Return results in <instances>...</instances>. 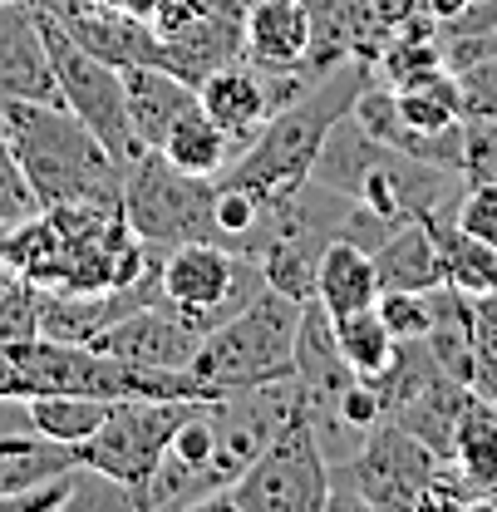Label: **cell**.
Returning a JSON list of instances; mask_svg holds the SVG:
<instances>
[{"label":"cell","instance_id":"cell-2","mask_svg":"<svg viewBox=\"0 0 497 512\" xmlns=\"http://www.w3.org/2000/svg\"><path fill=\"white\" fill-rule=\"evenodd\" d=\"M0 133L40 207H124V163L64 104H0Z\"/></svg>","mask_w":497,"mask_h":512},{"label":"cell","instance_id":"cell-20","mask_svg":"<svg viewBox=\"0 0 497 512\" xmlns=\"http://www.w3.org/2000/svg\"><path fill=\"white\" fill-rule=\"evenodd\" d=\"M315 301L330 311V316H350V311H365L379 301V276H374V261L365 247L335 237L320 266H315Z\"/></svg>","mask_w":497,"mask_h":512},{"label":"cell","instance_id":"cell-34","mask_svg":"<svg viewBox=\"0 0 497 512\" xmlns=\"http://www.w3.org/2000/svg\"><path fill=\"white\" fill-rule=\"evenodd\" d=\"M0 434H35L30 399H0Z\"/></svg>","mask_w":497,"mask_h":512},{"label":"cell","instance_id":"cell-32","mask_svg":"<svg viewBox=\"0 0 497 512\" xmlns=\"http://www.w3.org/2000/svg\"><path fill=\"white\" fill-rule=\"evenodd\" d=\"M453 222H458L468 237L497 247V183H463L458 207H453Z\"/></svg>","mask_w":497,"mask_h":512},{"label":"cell","instance_id":"cell-8","mask_svg":"<svg viewBox=\"0 0 497 512\" xmlns=\"http://www.w3.org/2000/svg\"><path fill=\"white\" fill-rule=\"evenodd\" d=\"M261 291H266L261 261L222 242H187L163 256V301H173L202 335L247 311Z\"/></svg>","mask_w":497,"mask_h":512},{"label":"cell","instance_id":"cell-10","mask_svg":"<svg viewBox=\"0 0 497 512\" xmlns=\"http://www.w3.org/2000/svg\"><path fill=\"white\" fill-rule=\"evenodd\" d=\"M192 404L197 399H119L109 404V419L74 448V458L138 493L148 473L158 468V458L168 453Z\"/></svg>","mask_w":497,"mask_h":512},{"label":"cell","instance_id":"cell-17","mask_svg":"<svg viewBox=\"0 0 497 512\" xmlns=\"http://www.w3.org/2000/svg\"><path fill=\"white\" fill-rule=\"evenodd\" d=\"M197 104L227 128V138H232L237 148H247L251 138L261 133V124L276 114V109H271L266 74L251 60H232V64H222L217 74H207V79L197 84Z\"/></svg>","mask_w":497,"mask_h":512},{"label":"cell","instance_id":"cell-35","mask_svg":"<svg viewBox=\"0 0 497 512\" xmlns=\"http://www.w3.org/2000/svg\"><path fill=\"white\" fill-rule=\"evenodd\" d=\"M0 399H30V384H25V375H20L10 345H0Z\"/></svg>","mask_w":497,"mask_h":512},{"label":"cell","instance_id":"cell-26","mask_svg":"<svg viewBox=\"0 0 497 512\" xmlns=\"http://www.w3.org/2000/svg\"><path fill=\"white\" fill-rule=\"evenodd\" d=\"M30 419L35 434L55 439V444L79 448L104 419H109V399H84V394H30Z\"/></svg>","mask_w":497,"mask_h":512},{"label":"cell","instance_id":"cell-14","mask_svg":"<svg viewBox=\"0 0 497 512\" xmlns=\"http://www.w3.org/2000/svg\"><path fill=\"white\" fill-rule=\"evenodd\" d=\"M242 20H247V5H212V10L187 15L183 25L158 35V64L187 84H202L222 64L242 60Z\"/></svg>","mask_w":497,"mask_h":512},{"label":"cell","instance_id":"cell-24","mask_svg":"<svg viewBox=\"0 0 497 512\" xmlns=\"http://www.w3.org/2000/svg\"><path fill=\"white\" fill-rule=\"evenodd\" d=\"M232 153H237V143L227 138V128L217 124L202 104L178 114V124L168 128V138H163V158L187 168V173H202V178H217L232 163Z\"/></svg>","mask_w":497,"mask_h":512},{"label":"cell","instance_id":"cell-9","mask_svg":"<svg viewBox=\"0 0 497 512\" xmlns=\"http://www.w3.org/2000/svg\"><path fill=\"white\" fill-rule=\"evenodd\" d=\"M40 10V5H35ZM40 30H45V45H50V60H55V79H60V99L69 114H79V124L89 128L119 163H133L143 153L138 133L128 124V99H124V69L89 50H79L60 25L40 10Z\"/></svg>","mask_w":497,"mask_h":512},{"label":"cell","instance_id":"cell-23","mask_svg":"<svg viewBox=\"0 0 497 512\" xmlns=\"http://www.w3.org/2000/svg\"><path fill=\"white\" fill-rule=\"evenodd\" d=\"M468 483H473V493L488 503V493L497 488V409L483 399V394H473L468 399V409L458 414V434H453V458H448Z\"/></svg>","mask_w":497,"mask_h":512},{"label":"cell","instance_id":"cell-33","mask_svg":"<svg viewBox=\"0 0 497 512\" xmlns=\"http://www.w3.org/2000/svg\"><path fill=\"white\" fill-rule=\"evenodd\" d=\"M458 94H463V119L468 114L497 119V50L458 69Z\"/></svg>","mask_w":497,"mask_h":512},{"label":"cell","instance_id":"cell-3","mask_svg":"<svg viewBox=\"0 0 497 512\" xmlns=\"http://www.w3.org/2000/svg\"><path fill=\"white\" fill-rule=\"evenodd\" d=\"M370 74H374L370 60H340L335 69H325L315 79V89H306L296 104L276 109L247 148L232 153V163L217 178L222 183H242V188L261 192V197H281V192L301 188L315 173V158H320L330 128L355 109L360 89L374 84Z\"/></svg>","mask_w":497,"mask_h":512},{"label":"cell","instance_id":"cell-5","mask_svg":"<svg viewBox=\"0 0 497 512\" xmlns=\"http://www.w3.org/2000/svg\"><path fill=\"white\" fill-rule=\"evenodd\" d=\"M443 453L409 434L399 419H379L355 458L330 463V508H429L443 478Z\"/></svg>","mask_w":497,"mask_h":512},{"label":"cell","instance_id":"cell-15","mask_svg":"<svg viewBox=\"0 0 497 512\" xmlns=\"http://www.w3.org/2000/svg\"><path fill=\"white\" fill-rule=\"evenodd\" d=\"M360 380L350 370V360L340 355L335 345V320L320 301H306L301 306V325H296V384L306 394V414L320 419L335 409V399Z\"/></svg>","mask_w":497,"mask_h":512},{"label":"cell","instance_id":"cell-11","mask_svg":"<svg viewBox=\"0 0 497 512\" xmlns=\"http://www.w3.org/2000/svg\"><path fill=\"white\" fill-rule=\"evenodd\" d=\"M202 340L207 335L173 301H153V306H138L124 320H114L109 330H99L89 345L104 355H119L128 365H143V370H192Z\"/></svg>","mask_w":497,"mask_h":512},{"label":"cell","instance_id":"cell-31","mask_svg":"<svg viewBox=\"0 0 497 512\" xmlns=\"http://www.w3.org/2000/svg\"><path fill=\"white\" fill-rule=\"evenodd\" d=\"M35 212H40V197H35L20 158L10 153V143L0 133V232L15 227V222H25V217H35Z\"/></svg>","mask_w":497,"mask_h":512},{"label":"cell","instance_id":"cell-19","mask_svg":"<svg viewBox=\"0 0 497 512\" xmlns=\"http://www.w3.org/2000/svg\"><path fill=\"white\" fill-rule=\"evenodd\" d=\"M379 291H434L443 286V261H438L429 217H404L389 227V237L370 252Z\"/></svg>","mask_w":497,"mask_h":512},{"label":"cell","instance_id":"cell-37","mask_svg":"<svg viewBox=\"0 0 497 512\" xmlns=\"http://www.w3.org/2000/svg\"><path fill=\"white\" fill-rule=\"evenodd\" d=\"M493 40H497V15H493Z\"/></svg>","mask_w":497,"mask_h":512},{"label":"cell","instance_id":"cell-28","mask_svg":"<svg viewBox=\"0 0 497 512\" xmlns=\"http://www.w3.org/2000/svg\"><path fill=\"white\" fill-rule=\"evenodd\" d=\"M40 335V286L15 276L0 291V345H20Z\"/></svg>","mask_w":497,"mask_h":512},{"label":"cell","instance_id":"cell-13","mask_svg":"<svg viewBox=\"0 0 497 512\" xmlns=\"http://www.w3.org/2000/svg\"><path fill=\"white\" fill-rule=\"evenodd\" d=\"M64 104L35 0H0V104Z\"/></svg>","mask_w":497,"mask_h":512},{"label":"cell","instance_id":"cell-30","mask_svg":"<svg viewBox=\"0 0 497 512\" xmlns=\"http://www.w3.org/2000/svg\"><path fill=\"white\" fill-rule=\"evenodd\" d=\"M458 173H463V183H497V119H483V114L463 119Z\"/></svg>","mask_w":497,"mask_h":512},{"label":"cell","instance_id":"cell-18","mask_svg":"<svg viewBox=\"0 0 497 512\" xmlns=\"http://www.w3.org/2000/svg\"><path fill=\"white\" fill-rule=\"evenodd\" d=\"M124 99H128V124L138 133V143L143 148H163V138H168V128L178 124V114H187L197 104V84L178 79L163 64H128Z\"/></svg>","mask_w":497,"mask_h":512},{"label":"cell","instance_id":"cell-12","mask_svg":"<svg viewBox=\"0 0 497 512\" xmlns=\"http://www.w3.org/2000/svg\"><path fill=\"white\" fill-rule=\"evenodd\" d=\"M35 5L60 25L79 50H89L99 60L119 64V69L158 64V30L143 15H133V10L104 5V0H35Z\"/></svg>","mask_w":497,"mask_h":512},{"label":"cell","instance_id":"cell-29","mask_svg":"<svg viewBox=\"0 0 497 512\" xmlns=\"http://www.w3.org/2000/svg\"><path fill=\"white\" fill-rule=\"evenodd\" d=\"M497 389V296H473V394Z\"/></svg>","mask_w":497,"mask_h":512},{"label":"cell","instance_id":"cell-1","mask_svg":"<svg viewBox=\"0 0 497 512\" xmlns=\"http://www.w3.org/2000/svg\"><path fill=\"white\" fill-rule=\"evenodd\" d=\"M158 247H143L124 207H40L0 232V261L40 291H109L143 276Z\"/></svg>","mask_w":497,"mask_h":512},{"label":"cell","instance_id":"cell-38","mask_svg":"<svg viewBox=\"0 0 497 512\" xmlns=\"http://www.w3.org/2000/svg\"><path fill=\"white\" fill-rule=\"evenodd\" d=\"M0 266H5V261H0Z\"/></svg>","mask_w":497,"mask_h":512},{"label":"cell","instance_id":"cell-6","mask_svg":"<svg viewBox=\"0 0 497 512\" xmlns=\"http://www.w3.org/2000/svg\"><path fill=\"white\" fill-rule=\"evenodd\" d=\"M212 202L217 178L168 163L163 148H143L124 168V217L143 247L173 252L187 242H217Z\"/></svg>","mask_w":497,"mask_h":512},{"label":"cell","instance_id":"cell-36","mask_svg":"<svg viewBox=\"0 0 497 512\" xmlns=\"http://www.w3.org/2000/svg\"><path fill=\"white\" fill-rule=\"evenodd\" d=\"M483 399H488V404H493V409H497V389H493V394H483Z\"/></svg>","mask_w":497,"mask_h":512},{"label":"cell","instance_id":"cell-25","mask_svg":"<svg viewBox=\"0 0 497 512\" xmlns=\"http://www.w3.org/2000/svg\"><path fill=\"white\" fill-rule=\"evenodd\" d=\"M330 320H335V345H340V355L350 360V370L360 380H379L394 365L399 340H394V330L384 325V316L374 306L350 311V316H330Z\"/></svg>","mask_w":497,"mask_h":512},{"label":"cell","instance_id":"cell-21","mask_svg":"<svg viewBox=\"0 0 497 512\" xmlns=\"http://www.w3.org/2000/svg\"><path fill=\"white\" fill-rule=\"evenodd\" d=\"M74 448L55 444L45 434H0V503L60 478L64 468H74Z\"/></svg>","mask_w":497,"mask_h":512},{"label":"cell","instance_id":"cell-7","mask_svg":"<svg viewBox=\"0 0 497 512\" xmlns=\"http://www.w3.org/2000/svg\"><path fill=\"white\" fill-rule=\"evenodd\" d=\"M212 508L232 512H325L330 508V458L315 439L306 404L291 424L256 453L247 473L212 498Z\"/></svg>","mask_w":497,"mask_h":512},{"label":"cell","instance_id":"cell-4","mask_svg":"<svg viewBox=\"0 0 497 512\" xmlns=\"http://www.w3.org/2000/svg\"><path fill=\"white\" fill-rule=\"evenodd\" d=\"M301 306L296 296L266 286L247 311L207 330L192 375L207 384L212 394L227 389H251V384H276L296 380V325H301Z\"/></svg>","mask_w":497,"mask_h":512},{"label":"cell","instance_id":"cell-27","mask_svg":"<svg viewBox=\"0 0 497 512\" xmlns=\"http://www.w3.org/2000/svg\"><path fill=\"white\" fill-rule=\"evenodd\" d=\"M374 311L394 330V340H424L434 330V291H379Z\"/></svg>","mask_w":497,"mask_h":512},{"label":"cell","instance_id":"cell-16","mask_svg":"<svg viewBox=\"0 0 497 512\" xmlns=\"http://www.w3.org/2000/svg\"><path fill=\"white\" fill-rule=\"evenodd\" d=\"M242 60H251L256 69L311 64V10H306V0H247Z\"/></svg>","mask_w":497,"mask_h":512},{"label":"cell","instance_id":"cell-22","mask_svg":"<svg viewBox=\"0 0 497 512\" xmlns=\"http://www.w3.org/2000/svg\"><path fill=\"white\" fill-rule=\"evenodd\" d=\"M438 261H443V281L468 291V296H497V247L468 237L453 217H429Z\"/></svg>","mask_w":497,"mask_h":512}]
</instances>
